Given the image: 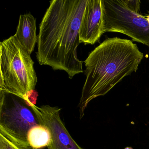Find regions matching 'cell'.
I'll use <instances>...</instances> for the list:
<instances>
[{"instance_id": "30bf717a", "label": "cell", "mask_w": 149, "mask_h": 149, "mask_svg": "<svg viewBox=\"0 0 149 149\" xmlns=\"http://www.w3.org/2000/svg\"><path fill=\"white\" fill-rule=\"evenodd\" d=\"M0 149H33L20 146L0 134Z\"/></svg>"}, {"instance_id": "5b68a950", "label": "cell", "mask_w": 149, "mask_h": 149, "mask_svg": "<svg viewBox=\"0 0 149 149\" xmlns=\"http://www.w3.org/2000/svg\"><path fill=\"white\" fill-rule=\"evenodd\" d=\"M102 29L119 33L149 47V23L141 14L127 7L123 0H103Z\"/></svg>"}, {"instance_id": "7a4b0ae2", "label": "cell", "mask_w": 149, "mask_h": 149, "mask_svg": "<svg viewBox=\"0 0 149 149\" xmlns=\"http://www.w3.org/2000/svg\"><path fill=\"white\" fill-rule=\"evenodd\" d=\"M143 56L136 44L118 37L106 39L95 48L84 61L86 79L78 105L80 119L91 101L136 73Z\"/></svg>"}, {"instance_id": "8fae6325", "label": "cell", "mask_w": 149, "mask_h": 149, "mask_svg": "<svg viewBox=\"0 0 149 149\" xmlns=\"http://www.w3.org/2000/svg\"><path fill=\"white\" fill-rule=\"evenodd\" d=\"M125 6L130 10L136 13L141 14L140 13V3L141 1L139 0H123Z\"/></svg>"}, {"instance_id": "9c48e42d", "label": "cell", "mask_w": 149, "mask_h": 149, "mask_svg": "<svg viewBox=\"0 0 149 149\" xmlns=\"http://www.w3.org/2000/svg\"><path fill=\"white\" fill-rule=\"evenodd\" d=\"M27 140L29 146L33 149L48 147L51 143V136L45 124L39 125L29 132Z\"/></svg>"}, {"instance_id": "52a82bcc", "label": "cell", "mask_w": 149, "mask_h": 149, "mask_svg": "<svg viewBox=\"0 0 149 149\" xmlns=\"http://www.w3.org/2000/svg\"><path fill=\"white\" fill-rule=\"evenodd\" d=\"M103 0H88L79 30L81 43L95 44L104 33Z\"/></svg>"}, {"instance_id": "6da1fadb", "label": "cell", "mask_w": 149, "mask_h": 149, "mask_svg": "<svg viewBox=\"0 0 149 149\" xmlns=\"http://www.w3.org/2000/svg\"><path fill=\"white\" fill-rule=\"evenodd\" d=\"M88 0H53L40 24L36 58L39 64L64 70L72 79L83 72L78 59L79 30Z\"/></svg>"}, {"instance_id": "8992f818", "label": "cell", "mask_w": 149, "mask_h": 149, "mask_svg": "<svg viewBox=\"0 0 149 149\" xmlns=\"http://www.w3.org/2000/svg\"><path fill=\"white\" fill-rule=\"evenodd\" d=\"M39 108L51 136V143L48 149H84L71 137L61 119V109L49 105H42Z\"/></svg>"}, {"instance_id": "4fadbf2b", "label": "cell", "mask_w": 149, "mask_h": 149, "mask_svg": "<svg viewBox=\"0 0 149 149\" xmlns=\"http://www.w3.org/2000/svg\"><path fill=\"white\" fill-rule=\"evenodd\" d=\"M124 149H133L132 147H126Z\"/></svg>"}, {"instance_id": "277c9868", "label": "cell", "mask_w": 149, "mask_h": 149, "mask_svg": "<svg viewBox=\"0 0 149 149\" xmlns=\"http://www.w3.org/2000/svg\"><path fill=\"white\" fill-rule=\"evenodd\" d=\"M45 124L39 107L28 97L0 90V134L26 148L29 132L35 126Z\"/></svg>"}, {"instance_id": "3957f363", "label": "cell", "mask_w": 149, "mask_h": 149, "mask_svg": "<svg viewBox=\"0 0 149 149\" xmlns=\"http://www.w3.org/2000/svg\"><path fill=\"white\" fill-rule=\"evenodd\" d=\"M0 90L26 97L37 82L31 55L15 36L0 43Z\"/></svg>"}, {"instance_id": "ba28073f", "label": "cell", "mask_w": 149, "mask_h": 149, "mask_svg": "<svg viewBox=\"0 0 149 149\" xmlns=\"http://www.w3.org/2000/svg\"><path fill=\"white\" fill-rule=\"evenodd\" d=\"M36 19L31 14L21 15L15 36L27 50L31 54L38 41L36 33Z\"/></svg>"}, {"instance_id": "7c38bea8", "label": "cell", "mask_w": 149, "mask_h": 149, "mask_svg": "<svg viewBox=\"0 0 149 149\" xmlns=\"http://www.w3.org/2000/svg\"><path fill=\"white\" fill-rule=\"evenodd\" d=\"M146 18L147 19V21L149 23V15H147V16H145Z\"/></svg>"}]
</instances>
